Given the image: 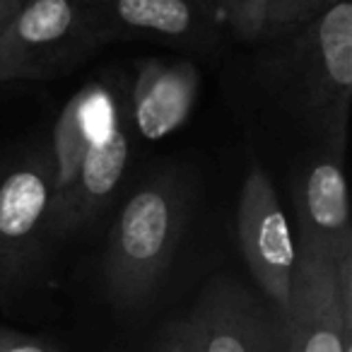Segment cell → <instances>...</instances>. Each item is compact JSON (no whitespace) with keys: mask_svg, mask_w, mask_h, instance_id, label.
<instances>
[{"mask_svg":"<svg viewBox=\"0 0 352 352\" xmlns=\"http://www.w3.org/2000/svg\"><path fill=\"white\" fill-rule=\"evenodd\" d=\"M78 0H22L0 27V82L39 78L82 36Z\"/></svg>","mask_w":352,"mask_h":352,"instance_id":"8992f818","label":"cell"},{"mask_svg":"<svg viewBox=\"0 0 352 352\" xmlns=\"http://www.w3.org/2000/svg\"><path fill=\"white\" fill-rule=\"evenodd\" d=\"M128 133L118 123L87 147L70 186L51 201L46 230L63 234L89 222L121 184L128 164Z\"/></svg>","mask_w":352,"mask_h":352,"instance_id":"9c48e42d","label":"cell"},{"mask_svg":"<svg viewBox=\"0 0 352 352\" xmlns=\"http://www.w3.org/2000/svg\"><path fill=\"white\" fill-rule=\"evenodd\" d=\"M116 126V107L104 87L94 85L70 99L54 133V198H58L70 186L87 147Z\"/></svg>","mask_w":352,"mask_h":352,"instance_id":"8fae6325","label":"cell"},{"mask_svg":"<svg viewBox=\"0 0 352 352\" xmlns=\"http://www.w3.org/2000/svg\"><path fill=\"white\" fill-rule=\"evenodd\" d=\"M20 6H22V0H0V27L15 15Z\"/></svg>","mask_w":352,"mask_h":352,"instance_id":"e0dca14e","label":"cell"},{"mask_svg":"<svg viewBox=\"0 0 352 352\" xmlns=\"http://www.w3.org/2000/svg\"><path fill=\"white\" fill-rule=\"evenodd\" d=\"M234 34L246 41L263 39L265 0H215Z\"/></svg>","mask_w":352,"mask_h":352,"instance_id":"5bb4252c","label":"cell"},{"mask_svg":"<svg viewBox=\"0 0 352 352\" xmlns=\"http://www.w3.org/2000/svg\"><path fill=\"white\" fill-rule=\"evenodd\" d=\"M289 68L304 109L336 133L340 147L352 92V0L331 3L309 20L292 49Z\"/></svg>","mask_w":352,"mask_h":352,"instance_id":"7a4b0ae2","label":"cell"},{"mask_svg":"<svg viewBox=\"0 0 352 352\" xmlns=\"http://www.w3.org/2000/svg\"><path fill=\"white\" fill-rule=\"evenodd\" d=\"M331 3H338V0H326V6H331Z\"/></svg>","mask_w":352,"mask_h":352,"instance_id":"ac0fdd59","label":"cell"},{"mask_svg":"<svg viewBox=\"0 0 352 352\" xmlns=\"http://www.w3.org/2000/svg\"><path fill=\"white\" fill-rule=\"evenodd\" d=\"M0 352H54L46 342L32 336L15 331V328L0 326Z\"/></svg>","mask_w":352,"mask_h":352,"instance_id":"9a60e30c","label":"cell"},{"mask_svg":"<svg viewBox=\"0 0 352 352\" xmlns=\"http://www.w3.org/2000/svg\"><path fill=\"white\" fill-rule=\"evenodd\" d=\"M326 8V0H265L263 36L275 39L294 27L307 25Z\"/></svg>","mask_w":352,"mask_h":352,"instance_id":"4fadbf2b","label":"cell"},{"mask_svg":"<svg viewBox=\"0 0 352 352\" xmlns=\"http://www.w3.org/2000/svg\"><path fill=\"white\" fill-rule=\"evenodd\" d=\"M198 92V70L188 60L142 65L133 85V121L145 140H162L191 113Z\"/></svg>","mask_w":352,"mask_h":352,"instance_id":"30bf717a","label":"cell"},{"mask_svg":"<svg viewBox=\"0 0 352 352\" xmlns=\"http://www.w3.org/2000/svg\"><path fill=\"white\" fill-rule=\"evenodd\" d=\"M157 352H196V340H193L188 321L171 323V326L166 328L164 338H162V345Z\"/></svg>","mask_w":352,"mask_h":352,"instance_id":"2e32d148","label":"cell"},{"mask_svg":"<svg viewBox=\"0 0 352 352\" xmlns=\"http://www.w3.org/2000/svg\"><path fill=\"white\" fill-rule=\"evenodd\" d=\"M54 198L51 162H30L0 179V280L17 275L49 225Z\"/></svg>","mask_w":352,"mask_h":352,"instance_id":"52a82bcc","label":"cell"},{"mask_svg":"<svg viewBox=\"0 0 352 352\" xmlns=\"http://www.w3.org/2000/svg\"><path fill=\"white\" fill-rule=\"evenodd\" d=\"M186 321L196 352H287L280 314L230 278L212 280Z\"/></svg>","mask_w":352,"mask_h":352,"instance_id":"5b68a950","label":"cell"},{"mask_svg":"<svg viewBox=\"0 0 352 352\" xmlns=\"http://www.w3.org/2000/svg\"><path fill=\"white\" fill-rule=\"evenodd\" d=\"M94 10L116 30L157 39H196L206 30L193 0H92Z\"/></svg>","mask_w":352,"mask_h":352,"instance_id":"7c38bea8","label":"cell"},{"mask_svg":"<svg viewBox=\"0 0 352 352\" xmlns=\"http://www.w3.org/2000/svg\"><path fill=\"white\" fill-rule=\"evenodd\" d=\"M297 241L311 246L331 261L352 254L350 203H347L345 174L340 166V150L307 166L299 179L297 196Z\"/></svg>","mask_w":352,"mask_h":352,"instance_id":"ba28073f","label":"cell"},{"mask_svg":"<svg viewBox=\"0 0 352 352\" xmlns=\"http://www.w3.org/2000/svg\"><path fill=\"white\" fill-rule=\"evenodd\" d=\"M287 352H352V314L338 287V263L297 244L289 299L283 316Z\"/></svg>","mask_w":352,"mask_h":352,"instance_id":"277c9868","label":"cell"},{"mask_svg":"<svg viewBox=\"0 0 352 352\" xmlns=\"http://www.w3.org/2000/svg\"><path fill=\"white\" fill-rule=\"evenodd\" d=\"M236 236L251 278L283 316L289 299L297 244L278 191L261 162H251L236 208Z\"/></svg>","mask_w":352,"mask_h":352,"instance_id":"3957f363","label":"cell"},{"mask_svg":"<svg viewBox=\"0 0 352 352\" xmlns=\"http://www.w3.org/2000/svg\"><path fill=\"white\" fill-rule=\"evenodd\" d=\"M184 198L174 179L142 184L118 212L104 258V283L118 309H135L155 294L182 239Z\"/></svg>","mask_w":352,"mask_h":352,"instance_id":"6da1fadb","label":"cell"}]
</instances>
